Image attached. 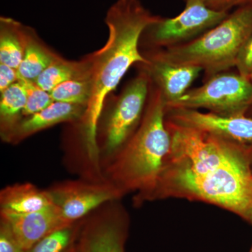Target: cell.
Masks as SVG:
<instances>
[{
  "instance_id": "603a6c76",
  "label": "cell",
  "mask_w": 252,
  "mask_h": 252,
  "mask_svg": "<svg viewBox=\"0 0 252 252\" xmlns=\"http://www.w3.org/2000/svg\"><path fill=\"white\" fill-rule=\"evenodd\" d=\"M235 67L239 74L250 79L252 74V36L239 55Z\"/></svg>"
},
{
  "instance_id": "f1b7e54d",
  "label": "cell",
  "mask_w": 252,
  "mask_h": 252,
  "mask_svg": "<svg viewBox=\"0 0 252 252\" xmlns=\"http://www.w3.org/2000/svg\"><path fill=\"white\" fill-rule=\"evenodd\" d=\"M252 107V110H251V111H252V107Z\"/></svg>"
},
{
  "instance_id": "4316f807",
  "label": "cell",
  "mask_w": 252,
  "mask_h": 252,
  "mask_svg": "<svg viewBox=\"0 0 252 252\" xmlns=\"http://www.w3.org/2000/svg\"><path fill=\"white\" fill-rule=\"evenodd\" d=\"M250 81H251L252 84V75L250 76Z\"/></svg>"
},
{
  "instance_id": "9c48e42d",
  "label": "cell",
  "mask_w": 252,
  "mask_h": 252,
  "mask_svg": "<svg viewBox=\"0 0 252 252\" xmlns=\"http://www.w3.org/2000/svg\"><path fill=\"white\" fill-rule=\"evenodd\" d=\"M118 201L102 205L83 220L79 252H125L128 220Z\"/></svg>"
},
{
  "instance_id": "6da1fadb",
  "label": "cell",
  "mask_w": 252,
  "mask_h": 252,
  "mask_svg": "<svg viewBox=\"0 0 252 252\" xmlns=\"http://www.w3.org/2000/svg\"><path fill=\"white\" fill-rule=\"evenodd\" d=\"M171 148L153 190L143 200L178 197L200 200L252 223V145L166 119Z\"/></svg>"
},
{
  "instance_id": "7c38bea8",
  "label": "cell",
  "mask_w": 252,
  "mask_h": 252,
  "mask_svg": "<svg viewBox=\"0 0 252 252\" xmlns=\"http://www.w3.org/2000/svg\"><path fill=\"white\" fill-rule=\"evenodd\" d=\"M86 110L84 106L54 101L40 112L23 117L2 140L8 143H19L31 135L58 124L79 122L84 117Z\"/></svg>"
},
{
  "instance_id": "484cf974",
  "label": "cell",
  "mask_w": 252,
  "mask_h": 252,
  "mask_svg": "<svg viewBox=\"0 0 252 252\" xmlns=\"http://www.w3.org/2000/svg\"><path fill=\"white\" fill-rule=\"evenodd\" d=\"M69 252H79V251H78L77 243V245H76L75 246H74V248H72V250H71V251Z\"/></svg>"
},
{
  "instance_id": "ffe728a7",
  "label": "cell",
  "mask_w": 252,
  "mask_h": 252,
  "mask_svg": "<svg viewBox=\"0 0 252 252\" xmlns=\"http://www.w3.org/2000/svg\"><path fill=\"white\" fill-rule=\"evenodd\" d=\"M50 94L55 102L77 104L87 108L92 94L91 76L63 82L53 89Z\"/></svg>"
},
{
  "instance_id": "e0dca14e",
  "label": "cell",
  "mask_w": 252,
  "mask_h": 252,
  "mask_svg": "<svg viewBox=\"0 0 252 252\" xmlns=\"http://www.w3.org/2000/svg\"><path fill=\"white\" fill-rule=\"evenodd\" d=\"M89 76L90 64L87 58L81 61H69L60 56L41 73L35 82L50 93L63 82Z\"/></svg>"
},
{
  "instance_id": "8fae6325",
  "label": "cell",
  "mask_w": 252,
  "mask_h": 252,
  "mask_svg": "<svg viewBox=\"0 0 252 252\" xmlns=\"http://www.w3.org/2000/svg\"><path fill=\"white\" fill-rule=\"evenodd\" d=\"M144 55L149 62L138 65L148 73L152 84L161 93L166 105L183 96L203 72L195 66L167 62L150 51Z\"/></svg>"
},
{
  "instance_id": "7402d4cb",
  "label": "cell",
  "mask_w": 252,
  "mask_h": 252,
  "mask_svg": "<svg viewBox=\"0 0 252 252\" xmlns=\"http://www.w3.org/2000/svg\"><path fill=\"white\" fill-rule=\"evenodd\" d=\"M0 252H26L6 220L0 218Z\"/></svg>"
},
{
  "instance_id": "4fadbf2b",
  "label": "cell",
  "mask_w": 252,
  "mask_h": 252,
  "mask_svg": "<svg viewBox=\"0 0 252 252\" xmlns=\"http://www.w3.org/2000/svg\"><path fill=\"white\" fill-rule=\"evenodd\" d=\"M0 218L9 223L18 242L26 251L51 232L69 224L64 221L59 209L55 205L41 211L25 215L0 213Z\"/></svg>"
},
{
  "instance_id": "52a82bcc",
  "label": "cell",
  "mask_w": 252,
  "mask_h": 252,
  "mask_svg": "<svg viewBox=\"0 0 252 252\" xmlns=\"http://www.w3.org/2000/svg\"><path fill=\"white\" fill-rule=\"evenodd\" d=\"M185 9L173 18L158 16L142 37L152 50L182 45L197 39L229 15L228 11L209 9L199 0H186Z\"/></svg>"
},
{
  "instance_id": "d6986e66",
  "label": "cell",
  "mask_w": 252,
  "mask_h": 252,
  "mask_svg": "<svg viewBox=\"0 0 252 252\" xmlns=\"http://www.w3.org/2000/svg\"><path fill=\"white\" fill-rule=\"evenodd\" d=\"M83 220L63 225L46 235L26 252H69L77 245Z\"/></svg>"
},
{
  "instance_id": "2e32d148",
  "label": "cell",
  "mask_w": 252,
  "mask_h": 252,
  "mask_svg": "<svg viewBox=\"0 0 252 252\" xmlns=\"http://www.w3.org/2000/svg\"><path fill=\"white\" fill-rule=\"evenodd\" d=\"M26 28L11 18H0V63L17 69L26 46Z\"/></svg>"
},
{
  "instance_id": "44dd1931",
  "label": "cell",
  "mask_w": 252,
  "mask_h": 252,
  "mask_svg": "<svg viewBox=\"0 0 252 252\" xmlns=\"http://www.w3.org/2000/svg\"><path fill=\"white\" fill-rule=\"evenodd\" d=\"M26 94V104L23 111V117L40 112L54 102L51 94L41 89L35 81L18 79Z\"/></svg>"
},
{
  "instance_id": "ba28073f",
  "label": "cell",
  "mask_w": 252,
  "mask_h": 252,
  "mask_svg": "<svg viewBox=\"0 0 252 252\" xmlns=\"http://www.w3.org/2000/svg\"><path fill=\"white\" fill-rule=\"evenodd\" d=\"M47 190L55 206L67 223L84 220L99 207L124 196L107 180L64 181Z\"/></svg>"
},
{
  "instance_id": "83f0119b",
  "label": "cell",
  "mask_w": 252,
  "mask_h": 252,
  "mask_svg": "<svg viewBox=\"0 0 252 252\" xmlns=\"http://www.w3.org/2000/svg\"><path fill=\"white\" fill-rule=\"evenodd\" d=\"M250 252H252V248L251 249V250H250Z\"/></svg>"
},
{
  "instance_id": "3957f363",
  "label": "cell",
  "mask_w": 252,
  "mask_h": 252,
  "mask_svg": "<svg viewBox=\"0 0 252 252\" xmlns=\"http://www.w3.org/2000/svg\"><path fill=\"white\" fill-rule=\"evenodd\" d=\"M166 110L161 93L151 82L148 102L140 125L107 163L105 180L123 195L137 192V202L153 190L170 153L171 137L167 128Z\"/></svg>"
},
{
  "instance_id": "5bb4252c",
  "label": "cell",
  "mask_w": 252,
  "mask_h": 252,
  "mask_svg": "<svg viewBox=\"0 0 252 252\" xmlns=\"http://www.w3.org/2000/svg\"><path fill=\"white\" fill-rule=\"evenodd\" d=\"M46 190L31 183L7 186L0 191V213L25 215L54 206Z\"/></svg>"
},
{
  "instance_id": "ac0fdd59",
  "label": "cell",
  "mask_w": 252,
  "mask_h": 252,
  "mask_svg": "<svg viewBox=\"0 0 252 252\" xmlns=\"http://www.w3.org/2000/svg\"><path fill=\"white\" fill-rule=\"evenodd\" d=\"M26 94L22 84L17 81L1 93L0 130L1 138L8 135L23 118Z\"/></svg>"
},
{
  "instance_id": "30bf717a",
  "label": "cell",
  "mask_w": 252,
  "mask_h": 252,
  "mask_svg": "<svg viewBox=\"0 0 252 252\" xmlns=\"http://www.w3.org/2000/svg\"><path fill=\"white\" fill-rule=\"evenodd\" d=\"M166 119L225 140L252 145V118L247 114L221 115L196 109L167 108Z\"/></svg>"
},
{
  "instance_id": "9a60e30c",
  "label": "cell",
  "mask_w": 252,
  "mask_h": 252,
  "mask_svg": "<svg viewBox=\"0 0 252 252\" xmlns=\"http://www.w3.org/2000/svg\"><path fill=\"white\" fill-rule=\"evenodd\" d=\"M32 28H26V46L18 69V79L35 81L60 56L43 44Z\"/></svg>"
},
{
  "instance_id": "d4e9b609",
  "label": "cell",
  "mask_w": 252,
  "mask_h": 252,
  "mask_svg": "<svg viewBox=\"0 0 252 252\" xmlns=\"http://www.w3.org/2000/svg\"><path fill=\"white\" fill-rule=\"evenodd\" d=\"M18 81L17 69L0 63V92H3Z\"/></svg>"
},
{
  "instance_id": "8992f818",
  "label": "cell",
  "mask_w": 252,
  "mask_h": 252,
  "mask_svg": "<svg viewBox=\"0 0 252 252\" xmlns=\"http://www.w3.org/2000/svg\"><path fill=\"white\" fill-rule=\"evenodd\" d=\"M252 106V84L239 73H219L190 89L167 108L205 109L221 115L246 114Z\"/></svg>"
},
{
  "instance_id": "277c9868",
  "label": "cell",
  "mask_w": 252,
  "mask_h": 252,
  "mask_svg": "<svg viewBox=\"0 0 252 252\" xmlns=\"http://www.w3.org/2000/svg\"><path fill=\"white\" fill-rule=\"evenodd\" d=\"M252 36V2L239 6L215 27L190 42L149 51L167 62L199 67L207 79L235 67Z\"/></svg>"
},
{
  "instance_id": "7a4b0ae2",
  "label": "cell",
  "mask_w": 252,
  "mask_h": 252,
  "mask_svg": "<svg viewBox=\"0 0 252 252\" xmlns=\"http://www.w3.org/2000/svg\"><path fill=\"white\" fill-rule=\"evenodd\" d=\"M158 18L140 0H117L107 11V42L87 57L92 94L81 120L86 152L93 162L99 163L98 124L107 96L117 89L130 67L148 63L140 49L141 38Z\"/></svg>"
},
{
  "instance_id": "5b68a950",
  "label": "cell",
  "mask_w": 252,
  "mask_h": 252,
  "mask_svg": "<svg viewBox=\"0 0 252 252\" xmlns=\"http://www.w3.org/2000/svg\"><path fill=\"white\" fill-rule=\"evenodd\" d=\"M151 82L148 73L141 67L116 98L104 122L99 158L108 162L137 130L148 102Z\"/></svg>"
},
{
  "instance_id": "cb8c5ba5",
  "label": "cell",
  "mask_w": 252,
  "mask_h": 252,
  "mask_svg": "<svg viewBox=\"0 0 252 252\" xmlns=\"http://www.w3.org/2000/svg\"><path fill=\"white\" fill-rule=\"evenodd\" d=\"M186 1V0H185ZM209 9L217 11H228L236 6L252 3V0H199Z\"/></svg>"
}]
</instances>
